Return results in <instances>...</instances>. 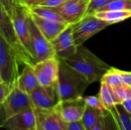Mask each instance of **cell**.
<instances>
[{"instance_id": "e0dca14e", "label": "cell", "mask_w": 131, "mask_h": 130, "mask_svg": "<svg viewBox=\"0 0 131 130\" xmlns=\"http://www.w3.org/2000/svg\"><path fill=\"white\" fill-rule=\"evenodd\" d=\"M17 85L22 91L29 95L39 86L33 65L27 64L24 66L17 80Z\"/></svg>"}, {"instance_id": "e575fe53", "label": "cell", "mask_w": 131, "mask_h": 130, "mask_svg": "<svg viewBox=\"0 0 131 130\" xmlns=\"http://www.w3.org/2000/svg\"><path fill=\"white\" fill-rule=\"evenodd\" d=\"M122 105L125 108V110L131 114V99H129L127 100H125L122 103Z\"/></svg>"}, {"instance_id": "cb8c5ba5", "label": "cell", "mask_w": 131, "mask_h": 130, "mask_svg": "<svg viewBox=\"0 0 131 130\" xmlns=\"http://www.w3.org/2000/svg\"><path fill=\"white\" fill-rule=\"evenodd\" d=\"M131 11V0H115L98 11Z\"/></svg>"}, {"instance_id": "4316f807", "label": "cell", "mask_w": 131, "mask_h": 130, "mask_svg": "<svg viewBox=\"0 0 131 130\" xmlns=\"http://www.w3.org/2000/svg\"><path fill=\"white\" fill-rule=\"evenodd\" d=\"M115 0H91L88 5L87 15H94L97 11L102 9L104 7L107 6L108 4L111 3Z\"/></svg>"}, {"instance_id": "d590c367", "label": "cell", "mask_w": 131, "mask_h": 130, "mask_svg": "<svg viewBox=\"0 0 131 130\" xmlns=\"http://www.w3.org/2000/svg\"><path fill=\"white\" fill-rule=\"evenodd\" d=\"M37 130H45V129H42L41 126H38V128H37Z\"/></svg>"}, {"instance_id": "8992f818", "label": "cell", "mask_w": 131, "mask_h": 130, "mask_svg": "<svg viewBox=\"0 0 131 130\" xmlns=\"http://www.w3.org/2000/svg\"><path fill=\"white\" fill-rule=\"evenodd\" d=\"M27 19L35 64L45 59L56 57L51 42L49 41L40 31L33 21L30 8H28L27 11Z\"/></svg>"}, {"instance_id": "3957f363", "label": "cell", "mask_w": 131, "mask_h": 130, "mask_svg": "<svg viewBox=\"0 0 131 130\" xmlns=\"http://www.w3.org/2000/svg\"><path fill=\"white\" fill-rule=\"evenodd\" d=\"M0 37L15 51L21 64L35 65V62L21 44L14 28L12 19L5 8L0 5Z\"/></svg>"}, {"instance_id": "9c48e42d", "label": "cell", "mask_w": 131, "mask_h": 130, "mask_svg": "<svg viewBox=\"0 0 131 130\" xmlns=\"http://www.w3.org/2000/svg\"><path fill=\"white\" fill-rule=\"evenodd\" d=\"M35 73L41 87H53L58 84L60 60L56 57L37 62L34 66Z\"/></svg>"}, {"instance_id": "2e32d148", "label": "cell", "mask_w": 131, "mask_h": 130, "mask_svg": "<svg viewBox=\"0 0 131 130\" xmlns=\"http://www.w3.org/2000/svg\"><path fill=\"white\" fill-rule=\"evenodd\" d=\"M31 11V10H30ZM31 17L35 25L40 30V31L43 34V35L49 41H54L69 25L67 23H61L54 21H50L47 19H44L31 11Z\"/></svg>"}, {"instance_id": "5bb4252c", "label": "cell", "mask_w": 131, "mask_h": 130, "mask_svg": "<svg viewBox=\"0 0 131 130\" xmlns=\"http://www.w3.org/2000/svg\"><path fill=\"white\" fill-rule=\"evenodd\" d=\"M58 108L64 121L69 123L81 121L87 108V104L83 97L78 99L61 101L58 104Z\"/></svg>"}, {"instance_id": "44dd1931", "label": "cell", "mask_w": 131, "mask_h": 130, "mask_svg": "<svg viewBox=\"0 0 131 130\" xmlns=\"http://www.w3.org/2000/svg\"><path fill=\"white\" fill-rule=\"evenodd\" d=\"M31 11L35 15L47 20L61 22V23H67V21L64 19V18L54 8L43 7L40 5H35L30 8ZM68 24V23H67Z\"/></svg>"}, {"instance_id": "ba28073f", "label": "cell", "mask_w": 131, "mask_h": 130, "mask_svg": "<svg viewBox=\"0 0 131 130\" xmlns=\"http://www.w3.org/2000/svg\"><path fill=\"white\" fill-rule=\"evenodd\" d=\"M27 11L28 7L23 5L17 1L14 5L11 18L12 19L15 30L16 31V34L18 37L21 44L35 61L27 19Z\"/></svg>"}, {"instance_id": "6da1fadb", "label": "cell", "mask_w": 131, "mask_h": 130, "mask_svg": "<svg viewBox=\"0 0 131 130\" xmlns=\"http://www.w3.org/2000/svg\"><path fill=\"white\" fill-rule=\"evenodd\" d=\"M61 61L81 74L90 84L101 81L111 67L83 44L78 47L74 54Z\"/></svg>"}, {"instance_id": "4dcf8cb0", "label": "cell", "mask_w": 131, "mask_h": 130, "mask_svg": "<svg viewBox=\"0 0 131 130\" xmlns=\"http://www.w3.org/2000/svg\"><path fill=\"white\" fill-rule=\"evenodd\" d=\"M118 73L121 77L122 82L131 87V71H124L118 69Z\"/></svg>"}, {"instance_id": "ffe728a7", "label": "cell", "mask_w": 131, "mask_h": 130, "mask_svg": "<svg viewBox=\"0 0 131 130\" xmlns=\"http://www.w3.org/2000/svg\"><path fill=\"white\" fill-rule=\"evenodd\" d=\"M94 15L110 25H113L131 18V11H101Z\"/></svg>"}, {"instance_id": "836d02e7", "label": "cell", "mask_w": 131, "mask_h": 130, "mask_svg": "<svg viewBox=\"0 0 131 130\" xmlns=\"http://www.w3.org/2000/svg\"><path fill=\"white\" fill-rule=\"evenodd\" d=\"M18 2H19L23 5L28 7V8H31L40 3L41 0H18Z\"/></svg>"}, {"instance_id": "1f68e13d", "label": "cell", "mask_w": 131, "mask_h": 130, "mask_svg": "<svg viewBox=\"0 0 131 130\" xmlns=\"http://www.w3.org/2000/svg\"><path fill=\"white\" fill-rule=\"evenodd\" d=\"M110 115V114H109ZM102 116L98 123L96 124V126L93 128L92 130H107V117L109 116Z\"/></svg>"}, {"instance_id": "74e56055", "label": "cell", "mask_w": 131, "mask_h": 130, "mask_svg": "<svg viewBox=\"0 0 131 130\" xmlns=\"http://www.w3.org/2000/svg\"><path fill=\"white\" fill-rule=\"evenodd\" d=\"M36 130H37V129H36Z\"/></svg>"}, {"instance_id": "7402d4cb", "label": "cell", "mask_w": 131, "mask_h": 130, "mask_svg": "<svg viewBox=\"0 0 131 130\" xmlns=\"http://www.w3.org/2000/svg\"><path fill=\"white\" fill-rule=\"evenodd\" d=\"M104 116L98 110L87 106V108L84 111V113L81 120L84 127L86 130H92L93 128L98 123L100 118Z\"/></svg>"}, {"instance_id": "f1b7e54d", "label": "cell", "mask_w": 131, "mask_h": 130, "mask_svg": "<svg viewBox=\"0 0 131 130\" xmlns=\"http://www.w3.org/2000/svg\"><path fill=\"white\" fill-rule=\"evenodd\" d=\"M68 0H44L43 2H40L37 5L43 6V7H48V8H55L58 7L64 2H68Z\"/></svg>"}, {"instance_id": "7a4b0ae2", "label": "cell", "mask_w": 131, "mask_h": 130, "mask_svg": "<svg viewBox=\"0 0 131 130\" xmlns=\"http://www.w3.org/2000/svg\"><path fill=\"white\" fill-rule=\"evenodd\" d=\"M91 84L78 71L60 60L58 91L61 101L78 99Z\"/></svg>"}, {"instance_id": "8d00e7d4", "label": "cell", "mask_w": 131, "mask_h": 130, "mask_svg": "<svg viewBox=\"0 0 131 130\" xmlns=\"http://www.w3.org/2000/svg\"><path fill=\"white\" fill-rule=\"evenodd\" d=\"M43 1H44V0H41V2H43ZM38 4H39V3H38Z\"/></svg>"}, {"instance_id": "9a60e30c", "label": "cell", "mask_w": 131, "mask_h": 130, "mask_svg": "<svg viewBox=\"0 0 131 130\" xmlns=\"http://www.w3.org/2000/svg\"><path fill=\"white\" fill-rule=\"evenodd\" d=\"M36 113L38 126L42 129L45 130H67L68 123L60 113L58 105L51 110H36Z\"/></svg>"}, {"instance_id": "5b68a950", "label": "cell", "mask_w": 131, "mask_h": 130, "mask_svg": "<svg viewBox=\"0 0 131 130\" xmlns=\"http://www.w3.org/2000/svg\"><path fill=\"white\" fill-rule=\"evenodd\" d=\"M111 25L94 15H86L80 21L71 24L72 34L75 44L82 45L90 38Z\"/></svg>"}, {"instance_id": "7c38bea8", "label": "cell", "mask_w": 131, "mask_h": 130, "mask_svg": "<svg viewBox=\"0 0 131 130\" xmlns=\"http://www.w3.org/2000/svg\"><path fill=\"white\" fill-rule=\"evenodd\" d=\"M91 0H68L64 4L52 8L56 10L68 24H74L80 21L87 15Z\"/></svg>"}, {"instance_id": "277c9868", "label": "cell", "mask_w": 131, "mask_h": 130, "mask_svg": "<svg viewBox=\"0 0 131 130\" xmlns=\"http://www.w3.org/2000/svg\"><path fill=\"white\" fill-rule=\"evenodd\" d=\"M20 64L15 51L0 37V80L12 89L17 83L20 75L18 68Z\"/></svg>"}, {"instance_id": "f546056e", "label": "cell", "mask_w": 131, "mask_h": 130, "mask_svg": "<svg viewBox=\"0 0 131 130\" xmlns=\"http://www.w3.org/2000/svg\"><path fill=\"white\" fill-rule=\"evenodd\" d=\"M18 0H0V5L2 6L7 13L11 16L12 14L13 8Z\"/></svg>"}, {"instance_id": "484cf974", "label": "cell", "mask_w": 131, "mask_h": 130, "mask_svg": "<svg viewBox=\"0 0 131 130\" xmlns=\"http://www.w3.org/2000/svg\"><path fill=\"white\" fill-rule=\"evenodd\" d=\"M114 92L118 97V98L121 100V101L123 103L125 100H127L131 99V87L126 84H121L115 87H114Z\"/></svg>"}, {"instance_id": "d6a6232c", "label": "cell", "mask_w": 131, "mask_h": 130, "mask_svg": "<svg viewBox=\"0 0 131 130\" xmlns=\"http://www.w3.org/2000/svg\"><path fill=\"white\" fill-rule=\"evenodd\" d=\"M67 130H86L81 121L68 123Z\"/></svg>"}, {"instance_id": "8fae6325", "label": "cell", "mask_w": 131, "mask_h": 130, "mask_svg": "<svg viewBox=\"0 0 131 130\" xmlns=\"http://www.w3.org/2000/svg\"><path fill=\"white\" fill-rule=\"evenodd\" d=\"M30 97L34 108L36 110H51L61 102L58 91V84L48 87L39 85L30 94Z\"/></svg>"}, {"instance_id": "d4e9b609", "label": "cell", "mask_w": 131, "mask_h": 130, "mask_svg": "<svg viewBox=\"0 0 131 130\" xmlns=\"http://www.w3.org/2000/svg\"><path fill=\"white\" fill-rule=\"evenodd\" d=\"M84 100L87 106L91 107H92V108L98 110L103 115L108 116L110 114V113L106 110V108L104 107V104L102 103L99 95H97V96H88V97H84Z\"/></svg>"}, {"instance_id": "ac0fdd59", "label": "cell", "mask_w": 131, "mask_h": 130, "mask_svg": "<svg viewBox=\"0 0 131 130\" xmlns=\"http://www.w3.org/2000/svg\"><path fill=\"white\" fill-rule=\"evenodd\" d=\"M117 130H131V114L129 113L122 103L116 105L110 112Z\"/></svg>"}, {"instance_id": "d6986e66", "label": "cell", "mask_w": 131, "mask_h": 130, "mask_svg": "<svg viewBox=\"0 0 131 130\" xmlns=\"http://www.w3.org/2000/svg\"><path fill=\"white\" fill-rule=\"evenodd\" d=\"M101 83V89L98 95L104 107L110 113L112 110L114 109L116 105L122 103V102L115 93L114 90L112 87L107 84L106 83Z\"/></svg>"}, {"instance_id": "30bf717a", "label": "cell", "mask_w": 131, "mask_h": 130, "mask_svg": "<svg viewBox=\"0 0 131 130\" xmlns=\"http://www.w3.org/2000/svg\"><path fill=\"white\" fill-rule=\"evenodd\" d=\"M1 127L6 130H36L38 121L36 110L32 107L1 122Z\"/></svg>"}, {"instance_id": "4fadbf2b", "label": "cell", "mask_w": 131, "mask_h": 130, "mask_svg": "<svg viewBox=\"0 0 131 130\" xmlns=\"http://www.w3.org/2000/svg\"><path fill=\"white\" fill-rule=\"evenodd\" d=\"M55 56L59 60H64L74 54L78 48L75 44L73 34L72 27L69 25L54 41H51Z\"/></svg>"}, {"instance_id": "603a6c76", "label": "cell", "mask_w": 131, "mask_h": 130, "mask_svg": "<svg viewBox=\"0 0 131 130\" xmlns=\"http://www.w3.org/2000/svg\"><path fill=\"white\" fill-rule=\"evenodd\" d=\"M101 82L106 83L113 88L123 84L121 77L118 73V69L115 67H111L110 70L103 76Z\"/></svg>"}, {"instance_id": "52a82bcc", "label": "cell", "mask_w": 131, "mask_h": 130, "mask_svg": "<svg viewBox=\"0 0 131 130\" xmlns=\"http://www.w3.org/2000/svg\"><path fill=\"white\" fill-rule=\"evenodd\" d=\"M0 107L1 122H3L22 111L34 107L30 95L22 91L18 87L17 83L12 88L6 100L0 104Z\"/></svg>"}, {"instance_id": "83f0119b", "label": "cell", "mask_w": 131, "mask_h": 130, "mask_svg": "<svg viewBox=\"0 0 131 130\" xmlns=\"http://www.w3.org/2000/svg\"><path fill=\"white\" fill-rule=\"evenodd\" d=\"M12 90V89L9 87L5 83L0 80V104H2L6 100Z\"/></svg>"}]
</instances>
